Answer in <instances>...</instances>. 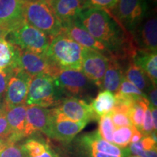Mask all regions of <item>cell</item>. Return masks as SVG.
Wrapping results in <instances>:
<instances>
[{"instance_id": "obj_1", "label": "cell", "mask_w": 157, "mask_h": 157, "mask_svg": "<svg viewBox=\"0 0 157 157\" xmlns=\"http://www.w3.org/2000/svg\"><path fill=\"white\" fill-rule=\"evenodd\" d=\"M77 21L98 42L106 48L109 58L118 61L132 60L137 48L132 34L109 10L86 8Z\"/></svg>"}, {"instance_id": "obj_2", "label": "cell", "mask_w": 157, "mask_h": 157, "mask_svg": "<svg viewBox=\"0 0 157 157\" xmlns=\"http://www.w3.org/2000/svg\"><path fill=\"white\" fill-rule=\"evenodd\" d=\"M83 47L63 34L52 39L45 56L60 70L82 71Z\"/></svg>"}, {"instance_id": "obj_3", "label": "cell", "mask_w": 157, "mask_h": 157, "mask_svg": "<svg viewBox=\"0 0 157 157\" xmlns=\"http://www.w3.org/2000/svg\"><path fill=\"white\" fill-rule=\"evenodd\" d=\"M25 21L50 38L62 34L63 25L52 7L42 1H27L24 8Z\"/></svg>"}, {"instance_id": "obj_4", "label": "cell", "mask_w": 157, "mask_h": 157, "mask_svg": "<svg viewBox=\"0 0 157 157\" xmlns=\"http://www.w3.org/2000/svg\"><path fill=\"white\" fill-rule=\"evenodd\" d=\"M63 95L56 78L47 74H39L31 78L25 105L54 107L61 103Z\"/></svg>"}, {"instance_id": "obj_5", "label": "cell", "mask_w": 157, "mask_h": 157, "mask_svg": "<svg viewBox=\"0 0 157 157\" xmlns=\"http://www.w3.org/2000/svg\"><path fill=\"white\" fill-rule=\"evenodd\" d=\"M9 42L17 48L39 55H45L52 38L26 22L9 33Z\"/></svg>"}, {"instance_id": "obj_6", "label": "cell", "mask_w": 157, "mask_h": 157, "mask_svg": "<svg viewBox=\"0 0 157 157\" xmlns=\"http://www.w3.org/2000/svg\"><path fill=\"white\" fill-rule=\"evenodd\" d=\"M130 34L136 29L148 11L146 0H118L117 5L109 10Z\"/></svg>"}, {"instance_id": "obj_7", "label": "cell", "mask_w": 157, "mask_h": 157, "mask_svg": "<svg viewBox=\"0 0 157 157\" xmlns=\"http://www.w3.org/2000/svg\"><path fill=\"white\" fill-rule=\"evenodd\" d=\"M31 78L30 75L18 68L12 71L4 98L5 110L25 105Z\"/></svg>"}, {"instance_id": "obj_8", "label": "cell", "mask_w": 157, "mask_h": 157, "mask_svg": "<svg viewBox=\"0 0 157 157\" xmlns=\"http://www.w3.org/2000/svg\"><path fill=\"white\" fill-rule=\"evenodd\" d=\"M17 66L31 77L39 74H47L56 78L60 70L51 63L45 55H39L18 48Z\"/></svg>"}, {"instance_id": "obj_9", "label": "cell", "mask_w": 157, "mask_h": 157, "mask_svg": "<svg viewBox=\"0 0 157 157\" xmlns=\"http://www.w3.org/2000/svg\"><path fill=\"white\" fill-rule=\"evenodd\" d=\"M109 62V57L105 55L92 49L84 48L81 71L92 83L101 88Z\"/></svg>"}, {"instance_id": "obj_10", "label": "cell", "mask_w": 157, "mask_h": 157, "mask_svg": "<svg viewBox=\"0 0 157 157\" xmlns=\"http://www.w3.org/2000/svg\"><path fill=\"white\" fill-rule=\"evenodd\" d=\"M52 124L48 136L60 142L68 143L83 129L88 123L85 121H74L59 113L52 108Z\"/></svg>"}, {"instance_id": "obj_11", "label": "cell", "mask_w": 157, "mask_h": 157, "mask_svg": "<svg viewBox=\"0 0 157 157\" xmlns=\"http://www.w3.org/2000/svg\"><path fill=\"white\" fill-rule=\"evenodd\" d=\"M55 78L63 94L68 97L83 95L91 87L92 82L80 71L61 70Z\"/></svg>"}, {"instance_id": "obj_12", "label": "cell", "mask_w": 157, "mask_h": 157, "mask_svg": "<svg viewBox=\"0 0 157 157\" xmlns=\"http://www.w3.org/2000/svg\"><path fill=\"white\" fill-rule=\"evenodd\" d=\"M55 108L64 117L74 121L89 123L93 120L99 119L92 109L90 104L76 97L63 98L61 103Z\"/></svg>"}, {"instance_id": "obj_13", "label": "cell", "mask_w": 157, "mask_h": 157, "mask_svg": "<svg viewBox=\"0 0 157 157\" xmlns=\"http://www.w3.org/2000/svg\"><path fill=\"white\" fill-rule=\"evenodd\" d=\"M26 2L27 0H0V28L10 33L24 23Z\"/></svg>"}, {"instance_id": "obj_14", "label": "cell", "mask_w": 157, "mask_h": 157, "mask_svg": "<svg viewBox=\"0 0 157 157\" xmlns=\"http://www.w3.org/2000/svg\"><path fill=\"white\" fill-rule=\"evenodd\" d=\"M52 118V109L37 105L27 106L24 137L31 136L36 132H42L48 136Z\"/></svg>"}, {"instance_id": "obj_15", "label": "cell", "mask_w": 157, "mask_h": 157, "mask_svg": "<svg viewBox=\"0 0 157 157\" xmlns=\"http://www.w3.org/2000/svg\"><path fill=\"white\" fill-rule=\"evenodd\" d=\"M156 17L147 16L143 19L132 35L139 50L156 52L157 50Z\"/></svg>"}, {"instance_id": "obj_16", "label": "cell", "mask_w": 157, "mask_h": 157, "mask_svg": "<svg viewBox=\"0 0 157 157\" xmlns=\"http://www.w3.org/2000/svg\"><path fill=\"white\" fill-rule=\"evenodd\" d=\"M78 141L79 148L117 156H128L129 155L128 148H121L103 140L98 134V130L82 135Z\"/></svg>"}, {"instance_id": "obj_17", "label": "cell", "mask_w": 157, "mask_h": 157, "mask_svg": "<svg viewBox=\"0 0 157 157\" xmlns=\"http://www.w3.org/2000/svg\"><path fill=\"white\" fill-rule=\"evenodd\" d=\"M62 34L69 37L83 48L98 51L104 55L108 54L106 48L94 39L78 21L63 25Z\"/></svg>"}, {"instance_id": "obj_18", "label": "cell", "mask_w": 157, "mask_h": 157, "mask_svg": "<svg viewBox=\"0 0 157 157\" xmlns=\"http://www.w3.org/2000/svg\"><path fill=\"white\" fill-rule=\"evenodd\" d=\"M50 5L63 25L77 21L84 10L82 0H53Z\"/></svg>"}, {"instance_id": "obj_19", "label": "cell", "mask_w": 157, "mask_h": 157, "mask_svg": "<svg viewBox=\"0 0 157 157\" xmlns=\"http://www.w3.org/2000/svg\"><path fill=\"white\" fill-rule=\"evenodd\" d=\"M26 109V105H21L5 110L6 119L12 131L10 143H16L24 137Z\"/></svg>"}, {"instance_id": "obj_20", "label": "cell", "mask_w": 157, "mask_h": 157, "mask_svg": "<svg viewBox=\"0 0 157 157\" xmlns=\"http://www.w3.org/2000/svg\"><path fill=\"white\" fill-rule=\"evenodd\" d=\"M132 61L146 73L153 84L157 82V55L156 52L138 50Z\"/></svg>"}, {"instance_id": "obj_21", "label": "cell", "mask_w": 157, "mask_h": 157, "mask_svg": "<svg viewBox=\"0 0 157 157\" xmlns=\"http://www.w3.org/2000/svg\"><path fill=\"white\" fill-rule=\"evenodd\" d=\"M123 78V71L119 62L116 59L109 58V66L104 74L101 89L117 93Z\"/></svg>"}, {"instance_id": "obj_22", "label": "cell", "mask_w": 157, "mask_h": 157, "mask_svg": "<svg viewBox=\"0 0 157 157\" xmlns=\"http://www.w3.org/2000/svg\"><path fill=\"white\" fill-rule=\"evenodd\" d=\"M124 74L125 75L124 76L127 81L138 88L144 94L148 92L149 88L153 84L146 73L139 66L135 65L132 60L129 61Z\"/></svg>"}, {"instance_id": "obj_23", "label": "cell", "mask_w": 157, "mask_h": 157, "mask_svg": "<svg viewBox=\"0 0 157 157\" xmlns=\"http://www.w3.org/2000/svg\"><path fill=\"white\" fill-rule=\"evenodd\" d=\"M115 95L111 92L103 90L98 93L95 99L92 101V109L99 119L103 116L111 113L115 106Z\"/></svg>"}, {"instance_id": "obj_24", "label": "cell", "mask_w": 157, "mask_h": 157, "mask_svg": "<svg viewBox=\"0 0 157 157\" xmlns=\"http://www.w3.org/2000/svg\"><path fill=\"white\" fill-rule=\"evenodd\" d=\"M18 48L5 38L0 40V69L13 71L17 68Z\"/></svg>"}, {"instance_id": "obj_25", "label": "cell", "mask_w": 157, "mask_h": 157, "mask_svg": "<svg viewBox=\"0 0 157 157\" xmlns=\"http://www.w3.org/2000/svg\"><path fill=\"white\" fill-rule=\"evenodd\" d=\"M21 146L25 157L40 156L50 148V146L42 139L29 138Z\"/></svg>"}, {"instance_id": "obj_26", "label": "cell", "mask_w": 157, "mask_h": 157, "mask_svg": "<svg viewBox=\"0 0 157 157\" xmlns=\"http://www.w3.org/2000/svg\"><path fill=\"white\" fill-rule=\"evenodd\" d=\"M146 99L147 98L143 97L137 101L133 104L128 113V117L132 124L140 132L142 130L143 118H144V104Z\"/></svg>"}, {"instance_id": "obj_27", "label": "cell", "mask_w": 157, "mask_h": 157, "mask_svg": "<svg viewBox=\"0 0 157 157\" xmlns=\"http://www.w3.org/2000/svg\"><path fill=\"white\" fill-rule=\"evenodd\" d=\"M99 126L98 132L103 140L112 143L113 134L115 130L114 125L111 118V113L99 118ZM113 144V143H112Z\"/></svg>"}, {"instance_id": "obj_28", "label": "cell", "mask_w": 157, "mask_h": 157, "mask_svg": "<svg viewBox=\"0 0 157 157\" xmlns=\"http://www.w3.org/2000/svg\"><path fill=\"white\" fill-rule=\"evenodd\" d=\"M133 128L134 126L124 127L117 128L114 130L113 134V144L121 148H127L130 143L133 134Z\"/></svg>"}, {"instance_id": "obj_29", "label": "cell", "mask_w": 157, "mask_h": 157, "mask_svg": "<svg viewBox=\"0 0 157 157\" xmlns=\"http://www.w3.org/2000/svg\"><path fill=\"white\" fill-rule=\"evenodd\" d=\"M84 9L98 8L111 10L117 5L118 0H82Z\"/></svg>"}, {"instance_id": "obj_30", "label": "cell", "mask_w": 157, "mask_h": 157, "mask_svg": "<svg viewBox=\"0 0 157 157\" xmlns=\"http://www.w3.org/2000/svg\"><path fill=\"white\" fill-rule=\"evenodd\" d=\"M117 93L124 94V95H128L132 96H137V97H146L147 96L143 92H141L138 88H137L132 83L127 81L126 78L124 76V78L121 81V83L119 86ZM148 99V98H147Z\"/></svg>"}, {"instance_id": "obj_31", "label": "cell", "mask_w": 157, "mask_h": 157, "mask_svg": "<svg viewBox=\"0 0 157 157\" xmlns=\"http://www.w3.org/2000/svg\"><path fill=\"white\" fill-rule=\"evenodd\" d=\"M149 105L150 103H149L148 100L146 99L144 104V118H143L142 130H141V132L143 133V135H148L153 132H155L154 131V127H153L152 116Z\"/></svg>"}, {"instance_id": "obj_32", "label": "cell", "mask_w": 157, "mask_h": 157, "mask_svg": "<svg viewBox=\"0 0 157 157\" xmlns=\"http://www.w3.org/2000/svg\"><path fill=\"white\" fill-rule=\"evenodd\" d=\"M0 157H25L21 146L16 143H5L0 150Z\"/></svg>"}, {"instance_id": "obj_33", "label": "cell", "mask_w": 157, "mask_h": 157, "mask_svg": "<svg viewBox=\"0 0 157 157\" xmlns=\"http://www.w3.org/2000/svg\"><path fill=\"white\" fill-rule=\"evenodd\" d=\"M12 131L6 119L5 112L0 113V140L4 143H10Z\"/></svg>"}, {"instance_id": "obj_34", "label": "cell", "mask_w": 157, "mask_h": 157, "mask_svg": "<svg viewBox=\"0 0 157 157\" xmlns=\"http://www.w3.org/2000/svg\"><path fill=\"white\" fill-rule=\"evenodd\" d=\"M111 118L115 128L133 126L128 116L124 113L111 112Z\"/></svg>"}, {"instance_id": "obj_35", "label": "cell", "mask_w": 157, "mask_h": 157, "mask_svg": "<svg viewBox=\"0 0 157 157\" xmlns=\"http://www.w3.org/2000/svg\"><path fill=\"white\" fill-rule=\"evenodd\" d=\"M140 142L143 150H156V132H153L151 135H145L142 137Z\"/></svg>"}, {"instance_id": "obj_36", "label": "cell", "mask_w": 157, "mask_h": 157, "mask_svg": "<svg viewBox=\"0 0 157 157\" xmlns=\"http://www.w3.org/2000/svg\"><path fill=\"white\" fill-rule=\"evenodd\" d=\"M11 71H12L0 69V99L3 101Z\"/></svg>"}, {"instance_id": "obj_37", "label": "cell", "mask_w": 157, "mask_h": 157, "mask_svg": "<svg viewBox=\"0 0 157 157\" xmlns=\"http://www.w3.org/2000/svg\"><path fill=\"white\" fill-rule=\"evenodd\" d=\"M80 153L82 157H127V156H117L113 155H109L103 153L88 150V149L79 148Z\"/></svg>"}, {"instance_id": "obj_38", "label": "cell", "mask_w": 157, "mask_h": 157, "mask_svg": "<svg viewBox=\"0 0 157 157\" xmlns=\"http://www.w3.org/2000/svg\"><path fill=\"white\" fill-rule=\"evenodd\" d=\"M148 96V101L151 105L153 107L156 108L157 105V90H156V85L155 84H152L151 87L149 88V90L147 92Z\"/></svg>"}, {"instance_id": "obj_39", "label": "cell", "mask_w": 157, "mask_h": 157, "mask_svg": "<svg viewBox=\"0 0 157 157\" xmlns=\"http://www.w3.org/2000/svg\"><path fill=\"white\" fill-rule=\"evenodd\" d=\"M143 137V133L134 127V128H133V134H132V138H131L130 143L139 142V141L142 139Z\"/></svg>"}, {"instance_id": "obj_40", "label": "cell", "mask_w": 157, "mask_h": 157, "mask_svg": "<svg viewBox=\"0 0 157 157\" xmlns=\"http://www.w3.org/2000/svg\"><path fill=\"white\" fill-rule=\"evenodd\" d=\"M136 156H138L140 157H157V151L156 150H141L137 153Z\"/></svg>"}, {"instance_id": "obj_41", "label": "cell", "mask_w": 157, "mask_h": 157, "mask_svg": "<svg viewBox=\"0 0 157 157\" xmlns=\"http://www.w3.org/2000/svg\"><path fill=\"white\" fill-rule=\"evenodd\" d=\"M151 109V112L152 116V121H153V127H154V131L155 132H156V129H157V122H156V116H157V111L156 108L153 107L152 105H149Z\"/></svg>"}, {"instance_id": "obj_42", "label": "cell", "mask_w": 157, "mask_h": 157, "mask_svg": "<svg viewBox=\"0 0 157 157\" xmlns=\"http://www.w3.org/2000/svg\"><path fill=\"white\" fill-rule=\"evenodd\" d=\"M35 157H60V156H59L50 147L46 151L43 153L42 154H41L40 156H35Z\"/></svg>"}, {"instance_id": "obj_43", "label": "cell", "mask_w": 157, "mask_h": 157, "mask_svg": "<svg viewBox=\"0 0 157 157\" xmlns=\"http://www.w3.org/2000/svg\"><path fill=\"white\" fill-rule=\"evenodd\" d=\"M8 34H9L8 31L5 30V29L0 28V40H1L2 39L5 38V37L8 35Z\"/></svg>"}, {"instance_id": "obj_44", "label": "cell", "mask_w": 157, "mask_h": 157, "mask_svg": "<svg viewBox=\"0 0 157 157\" xmlns=\"http://www.w3.org/2000/svg\"><path fill=\"white\" fill-rule=\"evenodd\" d=\"M5 111V104L3 100L0 99V113Z\"/></svg>"}, {"instance_id": "obj_45", "label": "cell", "mask_w": 157, "mask_h": 157, "mask_svg": "<svg viewBox=\"0 0 157 157\" xmlns=\"http://www.w3.org/2000/svg\"><path fill=\"white\" fill-rule=\"evenodd\" d=\"M27 1H42V2H44L49 4V5H50L53 0H27Z\"/></svg>"}, {"instance_id": "obj_46", "label": "cell", "mask_w": 157, "mask_h": 157, "mask_svg": "<svg viewBox=\"0 0 157 157\" xmlns=\"http://www.w3.org/2000/svg\"><path fill=\"white\" fill-rule=\"evenodd\" d=\"M5 143H4L2 141L0 140V150H1V148H2V147L4 146V145H5Z\"/></svg>"}, {"instance_id": "obj_47", "label": "cell", "mask_w": 157, "mask_h": 157, "mask_svg": "<svg viewBox=\"0 0 157 157\" xmlns=\"http://www.w3.org/2000/svg\"><path fill=\"white\" fill-rule=\"evenodd\" d=\"M151 1H152V2H153V3H154V4H155V5H156V0H151Z\"/></svg>"}, {"instance_id": "obj_48", "label": "cell", "mask_w": 157, "mask_h": 157, "mask_svg": "<svg viewBox=\"0 0 157 157\" xmlns=\"http://www.w3.org/2000/svg\"><path fill=\"white\" fill-rule=\"evenodd\" d=\"M127 157H140V156H135V155H134V156H129H129H127Z\"/></svg>"}]
</instances>
